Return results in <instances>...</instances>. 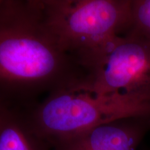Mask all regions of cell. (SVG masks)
<instances>
[{
	"mask_svg": "<svg viewBox=\"0 0 150 150\" xmlns=\"http://www.w3.org/2000/svg\"><path fill=\"white\" fill-rule=\"evenodd\" d=\"M149 131L150 115L125 117L55 141L52 150H135Z\"/></svg>",
	"mask_w": 150,
	"mask_h": 150,
	"instance_id": "cell-5",
	"label": "cell"
},
{
	"mask_svg": "<svg viewBox=\"0 0 150 150\" xmlns=\"http://www.w3.org/2000/svg\"><path fill=\"white\" fill-rule=\"evenodd\" d=\"M79 85L102 95H117L150 107V40L133 29L76 56Z\"/></svg>",
	"mask_w": 150,
	"mask_h": 150,
	"instance_id": "cell-3",
	"label": "cell"
},
{
	"mask_svg": "<svg viewBox=\"0 0 150 150\" xmlns=\"http://www.w3.org/2000/svg\"><path fill=\"white\" fill-rule=\"evenodd\" d=\"M1 0H0V2H1Z\"/></svg>",
	"mask_w": 150,
	"mask_h": 150,
	"instance_id": "cell-9",
	"label": "cell"
},
{
	"mask_svg": "<svg viewBox=\"0 0 150 150\" xmlns=\"http://www.w3.org/2000/svg\"><path fill=\"white\" fill-rule=\"evenodd\" d=\"M83 70L46 25L39 0L0 2V100L28 110L37 99L81 81Z\"/></svg>",
	"mask_w": 150,
	"mask_h": 150,
	"instance_id": "cell-1",
	"label": "cell"
},
{
	"mask_svg": "<svg viewBox=\"0 0 150 150\" xmlns=\"http://www.w3.org/2000/svg\"><path fill=\"white\" fill-rule=\"evenodd\" d=\"M6 106H7L6 104H5L4 103L2 102L1 100H0V112H1L5 107H6Z\"/></svg>",
	"mask_w": 150,
	"mask_h": 150,
	"instance_id": "cell-8",
	"label": "cell"
},
{
	"mask_svg": "<svg viewBox=\"0 0 150 150\" xmlns=\"http://www.w3.org/2000/svg\"><path fill=\"white\" fill-rule=\"evenodd\" d=\"M46 25L75 57L126 33L132 0H39Z\"/></svg>",
	"mask_w": 150,
	"mask_h": 150,
	"instance_id": "cell-4",
	"label": "cell"
},
{
	"mask_svg": "<svg viewBox=\"0 0 150 150\" xmlns=\"http://www.w3.org/2000/svg\"><path fill=\"white\" fill-rule=\"evenodd\" d=\"M27 112L36 134L51 145L102 124L149 116L150 107L120 95H99L77 82L50 93Z\"/></svg>",
	"mask_w": 150,
	"mask_h": 150,
	"instance_id": "cell-2",
	"label": "cell"
},
{
	"mask_svg": "<svg viewBox=\"0 0 150 150\" xmlns=\"http://www.w3.org/2000/svg\"><path fill=\"white\" fill-rule=\"evenodd\" d=\"M0 150H52L36 134L25 109L6 106L0 112Z\"/></svg>",
	"mask_w": 150,
	"mask_h": 150,
	"instance_id": "cell-6",
	"label": "cell"
},
{
	"mask_svg": "<svg viewBox=\"0 0 150 150\" xmlns=\"http://www.w3.org/2000/svg\"><path fill=\"white\" fill-rule=\"evenodd\" d=\"M131 29L150 40V0H132Z\"/></svg>",
	"mask_w": 150,
	"mask_h": 150,
	"instance_id": "cell-7",
	"label": "cell"
}]
</instances>
